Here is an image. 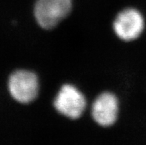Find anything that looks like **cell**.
I'll return each mask as SVG.
<instances>
[{
	"instance_id": "obj_1",
	"label": "cell",
	"mask_w": 146,
	"mask_h": 145,
	"mask_svg": "<svg viewBox=\"0 0 146 145\" xmlns=\"http://www.w3.org/2000/svg\"><path fill=\"white\" fill-rule=\"evenodd\" d=\"M72 0H37L34 6V17L44 29L55 28L70 13Z\"/></svg>"
},
{
	"instance_id": "obj_2",
	"label": "cell",
	"mask_w": 146,
	"mask_h": 145,
	"mask_svg": "<svg viewBox=\"0 0 146 145\" xmlns=\"http://www.w3.org/2000/svg\"><path fill=\"white\" fill-rule=\"evenodd\" d=\"M7 86L11 96L21 104L32 102L39 94V79L34 73L29 70L13 72L10 75Z\"/></svg>"
},
{
	"instance_id": "obj_3",
	"label": "cell",
	"mask_w": 146,
	"mask_h": 145,
	"mask_svg": "<svg viewBox=\"0 0 146 145\" xmlns=\"http://www.w3.org/2000/svg\"><path fill=\"white\" fill-rule=\"evenodd\" d=\"M56 110L70 119H79L86 107V99L76 87L63 85L54 100Z\"/></svg>"
},
{
	"instance_id": "obj_4",
	"label": "cell",
	"mask_w": 146,
	"mask_h": 145,
	"mask_svg": "<svg viewBox=\"0 0 146 145\" xmlns=\"http://www.w3.org/2000/svg\"><path fill=\"white\" fill-rule=\"evenodd\" d=\"M113 28L120 39L126 42L133 41L143 33L145 28L144 18L135 8H126L117 15Z\"/></svg>"
},
{
	"instance_id": "obj_5",
	"label": "cell",
	"mask_w": 146,
	"mask_h": 145,
	"mask_svg": "<svg viewBox=\"0 0 146 145\" xmlns=\"http://www.w3.org/2000/svg\"><path fill=\"white\" fill-rule=\"evenodd\" d=\"M92 117L102 127H110L117 121L119 101L114 94L106 92L96 98L92 106Z\"/></svg>"
}]
</instances>
